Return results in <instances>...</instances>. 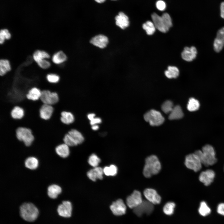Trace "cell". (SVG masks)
<instances>
[{"mask_svg":"<svg viewBox=\"0 0 224 224\" xmlns=\"http://www.w3.org/2000/svg\"><path fill=\"white\" fill-rule=\"evenodd\" d=\"M72 206L70 202L68 201H63L58 207L57 211L59 215L62 217H68L72 214Z\"/></svg>","mask_w":224,"mask_h":224,"instance_id":"4fadbf2b","label":"cell"},{"mask_svg":"<svg viewBox=\"0 0 224 224\" xmlns=\"http://www.w3.org/2000/svg\"><path fill=\"white\" fill-rule=\"evenodd\" d=\"M115 19L116 25L121 29H124L129 25L128 18L123 12H119Z\"/></svg>","mask_w":224,"mask_h":224,"instance_id":"ac0fdd59","label":"cell"},{"mask_svg":"<svg viewBox=\"0 0 224 224\" xmlns=\"http://www.w3.org/2000/svg\"><path fill=\"white\" fill-rule=\"evenodd\" d=\"M54 109L52 105L43 104L40 109V116L43 119L48 120L51 116Z\"/></svg>","mask_w":224,"mask_h":224,"instance_id":"d6986e66","label":"cell"},{"mask_svg":"<svg viewBox=\"0 0 224 224\" xmlns=\"http://www.w3.org/2000/svg\"><path fill=\"white\" fill-rule=\"evenodd\" d=\"M174 107L172 102L170 100H168L162 104L161 108L164 113L168 114L171 112Z\"/></svg>","mask_w":224,"mask_h":224,"instance_id":"ab89813d","label":"cell"},{"mask_svg":"<svg viewBox=\"0 0 224 224\" xmlns=\"http://www.w3.org/2000/svg\"><path fill=\"white\" fill-rule=\"evenodd\" d=\"M156 6L157 9L161 11L164 10L166 8L165 3L162 0L157 1L156 2Z\"/></svg>","mask_w":224,"mask_h":224,"instance_id":"ee69618b","label":"cell"},{"mask_svg":"<svg viewBox=\"0 0 224 224\" xmlns=\"http://www.w3.org/2000/svg\"><path fill=\"white\" fill-rule=\"evenodd\" d=\"M11 70L9 61L6 59H1L0 60V75L3 77Z\"/></svg>","mask_w":224,"mask_h":224,"instance_id":"83f0119b","label":"cell"},{"mask_svg":"<svg viewBox=\"0 0 224 224\" xmlns=\"http://www.w3.org/2000/svg\"><path fill=\"white\" fill-rule=\"evenodd\" d=\"M214 171L211 169H208L202 171L199 176V181L206 186L210 185L213 181L215 176Z\"/></svg>","mask_w":224,"mask_h":224,"instance_id":"5bb4252c","label":"cell"},{"mask_svg":"<svg viewBox=\"0 0 224 224\" xmlns=\"http://www.w3.org/2000/svg\"><path fill=\"white\" fill-rule=\"evenodd\" d=\"M33 58L34 60L37 63L42 59L50 58V56L49 53L44 51L37 50L33 53Z\"/></svg>","mask_w":224,"mask_h":224,"instance_id":"f1b7e54d","label":"cell"},{"mask_svg":"<svg viewBox=\"0 0 224 224\" xmlns=\"http://www.w3.org/2000/svg\"><path fill=\"white\" fill-rule=\"evenodd\" d=\"M90 43L94 46L100 49L106 47L109 43L108 38L105 35L100 34L93 37Z\"/></svg>","mask_w":224,"mask_h":224,"instance_id":"9a60e30c","label":"cell"},{"mask_svg":"<svg viewBox=\"0 0 224 224\" xmlns=\"http://www.w3.org/2000/svg\"><path fill=\"white\" fill-rule=\"evenodd\" d=\"M153 209V204L147 200H143L139 205L133 208V211L137 215L140 217L144 213L151 214Z\"/></svg>","mask_w":224,"mask_h":224,"instance_id":"ba28073f","label":"cell"},{"mask_svg":"<svg viewBox=\"0 0 224 224\" xmlns=\"http://www.w3.org/2000/svg\"><path fill=\"white\" fill-rule=\"evenodd\" d=\"M68 133L74 139L78 144L82 143L84 141V138L82 134L77 130L71 129Z\"/></svg>","mask_w":224,"mask_h":224,"instance_id":"f546056e","label":"cell"},{"mask_svg":"<svg viewBox=\"0 0 224 224\" xmlns=\"http://www.w3.org/2000/svg\"><path fill=\"white\" fill-rule=\"evenodd\" d=\"M194 153L198 157L202 164L206 166H212L217 161L215 152L211 145H206L202 147V150H197Z\"/></svg>","mask_w":224,"mask_h":224,"instance_id":"6da1fadb","label":"cell"},{"mask_svg":"<svg viewBox=\"0 0 224 224\" xmlns=\"http://www.w3.org/2000/svg\"><path fill=\"white\" fill-rule=\"evenodd\" d=\"M24 110L21 107L16 106H14L11 112V115L14 119H19L24 116Z\"/></svg>","mask_w":224,"mask_h":224,"instance_id":"4dcf8cb0","label":"cell"},{"mask_svg":"<svg viewBox=\"0 0 224 224\" xmlns=\"http://www.w3.org/2000/svg\"><path fill=\"white\" fill-rule=\"evenodd\" d=\"M37 63L40 68L43 69H48L50 67L51 65L50 62L47 59L41 60Z\"/></svg>","mask_w":224,"mask_h":224,"instance_id":"7bdbcfd3","label":"cell"},{"mask_svg":"<svg viewBox=\"0 0 224 224\" xmlns=\"http://www.w3.org/2000/svg\"><path fill=\"white\" fill-rule=\"evenodd\" d=\"M143 194L147 200L153 204H158L161 198L156 191L152 189L147 188L143 191Z\"/></svg>","mask_w":224,"mask_h":224,"instance_id":"7c38bea8","label":"cell"},{"mask_svg":"<svg viewBox=\"0 0 224 224\" xmlns=\"http://www.w3.org/2000/svg\"><path fill=\"white\" fill-rule=\"evenodd\" d=\"M141 192L135 190L126 200L127 206L131 208H134L139 205L143 201Z\"/></svg>","mask_w":224,"mask_h":224,"instance_id":"30bf717a","label":"cell"},{"mask_svg":"<svg viewBox=\"0 0 224 224\" xmlns=\"http://www.w3.org/2000/svg\"><path fill=\"white\" fill-rule=\"evenodd\" d=\"M20 214L21 217L25 220L32 222L37 217L39 211L32 203H24L20 206Z\"/></svg>","mask_w":224,"mask_h":224,"instance_id":"277c9868","label":"cell"},{"mask_svg":"<svg viewBox=\"0 0 224 224\" xmlns=\"http://www.w3.org/2000/svg\"><path fill=\"white\" fill-rule=\"evenodd\" d=\"M220 7L221 16L224 19V2L221 3Z\"/></svg>","mask_w":224,"mask_h":224,"instance_id":"7dc6e473","label":"cell"},{"mask_svg":"<svg viewBox=\"0 0 224 224\" xmlns=\"http://www.w3.org/2000/svg\"><path fill=\"white\" fill-rule=\"evenodd\" d=\"M11 35L9 30L6 29H1L0 31V43L3 44L5 40H9Z\"/></svg>","mask_w":224,"mask_h":224,"instance_id":"f35d334b","label":"cell"},{"mask_svg":"<svg viewBox=\"0 0 224 224\" xmlns=\"http://www.w3.org/2000/svg\"></svg>","mask_w":224,"mask_h":224,"instance_id":"816d5d0a","label":"cell"},{"mask_svg":"<svg viewBox=\"0 0 224 224\" xmlns=\"http://www.w3.org/2000/svg\"><path fill=\"white\" fill-rule=\"evenodd\" d=\"M24 164L27 168L32 170H35L38 166L39 161L35 157L29 156L25 160Z\"/></svg>","mask_w":224,"mask_h":224,"instance_id":"603a6c76","label":"cell"},{"mask_svg":"<svg viewBox=\"0 0 224 224\" xmlns=\"http://www.w3.org/2000/svg\"><path fill=\"white\" fill-rule=\"evenodd\" d=\"M197 51L194 46L190 47H185L181 53L182 58L184 60L190 62L194 60L196 57Z\"/></svg>","mask_w":224,"mask_h":224,"instance_id":"2e32d148","label":"cell"},{"mask_svg":"<svg viewBox=\"0 0 224 224\" xmlns=\"http://www.w3.org/2000/svg\"><path fill=\"white\" fill-rule=\"evenodd\" d=\"M143 29L145 30L147 34L149 35H152L155 32L156 27L153 22L147 21L142 25Z\"/></svg>","mask_w":224,"mask_h":224,"instance_id":"836d02e7","label":"cell"},{"mask_svg":"<svg viewBox=\"0 0 224 224\" xmlns=\"http://www.w3.org/2000/svg\"><path fill=\"white\" fill-rule=\"evenodd\" d=\"M55 150L56 154L62 158H67L70 154L69 147L64 143L57 146L55 148Z\"/></svg>","mask_w":224,"mask_h":224,"instance_id":"ffe728a7","label":"cell"},{"mask_svg":"<svg viewBox=\"0 0 224 224\" xmlns=\"http://www.w3.org/2000/svg\"><path fill=\"white\" fill-rule=\"evenodd\" d=\"M91 128L94 130H97L99 129V126L97 124L93 125H92Z\"/></svg>","mask_w":224,"mask_h":224,"instance_id":"681fc988","label":"cell"},{"mask_svg":"<svg viewBox=\"0 0 224 224\" xmlns=\"http://www.w3.org/2000/svg\"><path fill=\"white\" fill-rule=\"evenodd\" d=\"M165 74L169 78H176L179 75V71L176 67L169 66L167 70L165 71Z\"/></svg>","mask_w":224,"mask_h":224,"instance_id":"1f68e13d","label":"cell"},{"mask_svg":"<svg viewBox=\"0 0 224 224\" xmlns=\"http://www.w3.org/2000/svg\"><path fill=\"white\" fill-rule=\"evenodd\" d=\"M104 174L107 176H114L117 173L118 168L114 165L105 166L103 168Z\"/></svg>","mask_w":224,"mask_h":224,"instance_id":"d6a6232c","label":"cell"},{"mask_svg":"<svg viewBox=\"0 0 224 224\" xmlns=\"http://www.w3.org/2000/svg\"><path fill=\"white\" fill-rule=\"evenodd\" d=\"M47 193L48 196L52 199L56 198L62 192L60 186L57 184H52L47 188Z\"/></svg>","mask_w":224,"mask_h":224,"instance_id":"44dd1931","label":"cell"},{"mask_svg":"<svg viewBox=\"0 0 224 224\" xmlns=\"http://www.w3.org/2000/svg\"><path fill=\"white\" fill-rule=\"evenodd\" d=\"M63 141L64 143L69 147L75 146L78 145L72 137L68 133L64 135Z\"/></svg>","mask_w":224,"mask_h":224,"instance_id":"b9f144b4","label":"cell"},{"mask_svg":"<svg viewBox=\"0 0 224 224\" xmlns=\"http://www.w3.org/2000/svg\"><path fill=\"white\" fill-rule=\"evenodd\" d=\"M41 95V91L37 87H34L29 90L26 96L29 100L35 101L40 98Z\"/></svg>","mask_w":224,"mask_h":224,"instance_id":"484cf974","label":"cell"},{"mask_svg":"<svg viewBox=\"0 0 224 224\" xmlns=\"http://www.w3.org/2000/svg\"><path fill=\"white\" fill-rule=\"evenodd\" d=\"M161 169V164L157 157L155 155H152L146 159L143 174L145 177L150 178L157 174Z\"/></svg>","mask_w":224,"mask_h":224,"instance_id":"7a4b0ae2","label":"cell"},{"mask_svg":"<svg viewBox=\"0 0 224 224\" xmlns=\"http://www.w3.org/2000/svg\"><path fill=\"white\" fill-rule=\"evenodd\" d=\"M152 18L156 28L162 32H167L172 26L171 17L167 13H164L160 16L154 13L152 15Z\"/></svg>","mask_w":224,"mask_h":224,"instance_id":"3957f363","label":"cell"},{"mask_svg":"<svg viewBox=\"0 0 224 224\" xmlns=\"http://www.w3.org/2000/svg\"><path fill=\"white\" fill-rule=\"evenodd\" d=\"M16 136L17 139L26 147L30 146L34 139L31 130L26 128H18L16 130Z\"/></svg>","mask_w":224,"mask_h":224,"instance_id":"5b68a950","label":"cell"},{"mask_svg":"<svg viewBox=\"0 0 224 224\" xmlns=\"http://www.w3.org/2000/svg\"><path fill=\"white\" fill-rule=\"evenodd\" d=\"M103 174V169L97 166L88 171L87 173V175L90 180L95 181L97 179H102Z\"/></svg>","mask_w":224,"mask_h":224,"instance_id":"e0dca14e","label":"cell"},{"mask_svg":"<svg viewBox=\"0 0 224 224\" xmlns=\"http://www.w3.org/2000/svg\"><path fill=\"white\" fill-rule=\"evenodd\" d=\"M102 122L101 119L99 117H95L92 120L90 121L91 125H93L100 124Z\"/></svg>","mask_w":224,"mask_h":224,"instance_id":"bcb514c9","label":"cell"},{"mask_svg":"<svg viewBox=\"0 0 224 224\" xmlns=\"http://www.w3.org/2000/svg\"><path fill=\"white\" fill-rule=\"evenodd\" d=\"M96 115L95 114L91 113L88 114L87 115L88 119L90 121L92 120L95 117Z\"/></svg>","mask_w":224,"mask_h":224,"instance_id":"c3c4849f","label":"cell"},{"mask_svg":"<svg viewBox=\"0 0 224 224\" xmlns=\"http://www.w3.org/2000/svg\"><path fill=\"white\" fill-rule=\"evenodd\" d=\"M198 211L200 214L203 216L209 215L211 212V209L205 201L200 203Z\"/></svg>","mask_w":224,"mask_h":224,"instance_id":"e575fe53","label":"cell"},{"mask_svg":"<svg viewBox=\"0 0 224 224\" xmlns=\"http://www.w3.org/2000/svg\"><path fill=\"white\" fill-rule=\"evenodd\" d=\"M224 46V35L217 34V36L213 43L214 50L218 52L220 51Z\"/></svg>","mask_w":224,"mask_h":224,"instance_id":"cb8c5ba5","label":"cell"},{"mask_svg":"<svg viewBox=\"0 0 224 224\" xmlns=\"http://www.w3.org/2000/svg\"><path fill=\"white\" fill-rule=\"evenodd\" d=\"M183 115L180 107L179 105H176L174 107L169 113V119L171 120L179 119L181 118Z\"/></svg>","mask_w":224,"mask_h":224,"instance_id":"4316f807","label":"cell"},{"mask_svg":"<svg viewBox=\"0 0 224 224\" xmlns=\"http://www.w3.org/2000/svg\"><path fill=\"white\" fill-rule=\"evenodd\" d=\"M199 105V103L197 100L194 98H191L188 101L187 108L190 111H195L198 109Z\"/></svg>","mask_w":224,"mask_h":224,"instance_id":"d590c367","label":"cell"},{"mask_svg":"<svg viewBox=\"0 0 224 224\" xmlns=\"http://www.w3.org/2000/svg\"><path fill=\"white\" fill-rule=\"evenodd\" d=\"M217 211L219 214L224 216V203H221L218 205Z\"/></svg>","mask_w":224,"mask_h":224,"instance_id":"f6af8a7d","label":"cell"},{"mask_svg":"<svg viewBox=\"0 0 224 224\" xmlns=\"http://www.w3.org/2000/svg\"></svg>","mask_w":224,"mask_h":224,"instance_id":"f5cc1de1","label":"cell"},{"mask_svg":"<svg viewBox=\"0 0 224 224\" xmlns=\"http://www.w3.org/2000/svg\"><path fill=\"white\" fill-rule=\"evenodd\" d=\"M60 120L63 124L69 125L73 123L75 120L74 116L71 112L63 111L61 113Z\"/></svg>","mask_w":224,"mask_h":224,"instance_id":"7402d4cb","label":"cell"},{"mask_svg":"<svg viewBox=\"0 0 224 224\" xmlns=\"http://www.w3.org/2000/svg\"><path fill=\"white\" fill-rule=\"evenodd\" d=\"M175 206V204L173 202H169L167 203L163 207V211L164 212L168 215L172 214Z\"/></svg>","mask_w":224,"mask_h":224,"instance_id":"74e56055","label":"cell"},{"mask_svg":"<svg viewBox=\"0 0 224 224\" xmlns=\"http://www.w3.org/2000/svg\"><path fill=\"white\" fill-rule=\"evenodd\" d=\"M67 56L62 51H59L53 54L52 58V61L54 64H59L66 61Z\"/></svg>","mask_w":224,"mask_h":224,"instance_id":"d4e9b609","label":"cell"},{"mask_svg":"<svg viewBox=\"0 0 224 224\" xmlns=\"http://www.w3.org/2000/svg\"><path fill=\"white\" fill-rule=\"evenodd\" d=\"M113 214L116 216H121L125 214L126 207L123 200L119 199L113 202L110 206Z\"/></svg>","mask_w":224,"mask_h":224,"instance_id":"8fae6325","label":"cell"},{"mask_svg":"<svg viewBox=\"0 0 224 224\" xmlns=\"http://www.w3.org/2000/svg\"><path fill=\"white\" fill-rule=\"evenodd\" d=\"M45 78L48 82L52 84L58 83L60 79V77L58 75L53 73L47 74Z\"/></svg>","mask_w":224,"mask_h":224,"instance_id":"60d3db41","label":"cell"},{"mask_svg":"<svg viewBox=\"0 0 224 224\" xmlns=\"http://www.w3.org/2000/svg\"><path fill=\"white\" fill-rule=\"evenodd\" d=\"M100 161V158L95 153L91 154L89 156L88 160L89 164L93 168L98 166Z\"/></svg>","mask_w":224,"mask_h":224,"instance_id":"8d00e7d4","label":"cell"},{"mask_svg":"<svg viewBox=\"0 0 224 224\" xmlns=\"http://www.w3.org/2000/svg\"><path fill=\"white\" fill-rule=\"evenodd\" d=\"M145 120L152 126H158L162 124L164 118L161 113L154 110H152L146 112L144 115Z\"/></svg>","mask_w":224,"mask_h":224,"instance_id":"8992f818","label":"cell"},{"mask_svg":"<svg viewBox=\"0 0 224 224\" xmlns=\"http://www.w3.org/2000/svg\"><path fill=\"white\" fill-rule=\"evenodd\" d=\"M184 164L188 168L193 170L195 172L201 170L202 164L198 157L194 153L186 156Z\"/></svg>","mask_w":224,"mask_h":224,"instance_id":"52a82bcc","label":"cell"},{"mask_svg":"<svg viewBox=\"0 0 224 224\" xmlns=\"http://www.w3.org/2000/svg\"><path fill=\"white\" fill-rule=\"evenodd\" d=\"M44 104L52 105L57 103L58 100V94L48 90L41 91V95L40 98Z\"/></svg>","mask_w":224,"mask_h":224,"instance_id":"9c48e42d","label":"cell"},{"mask_svg":"<svg viewBox=\"0 0 224 224\" xmlns=\"http://www.w3.org/2000/svg\"><path fill=\"white\" fill-rule=\"evenodd\" d=\"M106 0H95L96 2L99 3H102L104 2Z\"/></svg>","mask_w":224,"mask_h":224,"instance_id":"f907efd6","label":"cell"}]
</instances>
